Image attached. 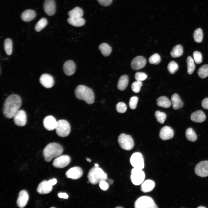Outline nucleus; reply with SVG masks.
I'll return each mask as SVG.
<instances>
[{"label": "nucleus", "mask_w": 208, "mask_h": 208, "mask_svg": "<svg viewBox=\"0 0 208 208\" xmlns=\"http://www.w3.org/2000/svg\"><path fill=\"white\" fill-rule=\"evenodd\" d=\"M68 14L69 17H82L83 15V11L81 8L76 7L69 11Z\"/></svg>", "instance_id": "33"}, {"label": "nucleus", "mask_w": 208, "mask_h": 208, "mask_svg": "<svg viewBox=\"0 0 208 208\" xmlns=\"http://www.w3.org/2000/svg\"><path fill=\"white\" fill-rule=\"evenodd\" d=\"M76 97L80 100L84 101L89 104H93L94 101V95L92 90L83 85L77 86L75 91Z\"/></svg>", "instance_id": "3"}, {"label": "nucleus", "mask_w": 208, "mask_h": 208, "mask_svg": "<svg viewBox=\"0 0 208 208\" xmlns=\"http://www.w3.org/2000/svg\"><path fill=\"white\" fill-rule=\"evenodd\" d=\"M174 131L171 127L165 126L160 130L159 136L161 139L165 140L172 139L174 136Z\"/></svg>", "instance_id": "17"}, {"label": "nucleus", "mask_w": 208, "mask_h": 208, "mask_svg": "<svg viewBox=\"0 0 208 208\" xmlns=\"http://www.w3.org/2000/svg\"><path fill=\"white\" fill-rule=\"evenodd\" d=\"M36 16V13L33 10H27L23 11L21 15L23 21L25 22H29L34 19Z\"/></svg>", "instance_id": "25"}, {"label": "nucleus", "mask_w": 208, "mask_h": 208, "mask_svg": "<svg viewBox=\"0 0 208 208\" xmlns=\"http://www.w3.org/2000/svg\"><path fill=\"white\" fill-rule=\"evenodd\" d=\"M47 23V19L45 18H41L37 23L35 27V29L37 32H39L43 29Z\"/></svg>", "instance_id": "37"}, {"label": "nucleus", "mask_w": 208, "mask_h": 208, "mask_svg": "<svg viewBox=\"0 0 208 208\" xmlns=\"http://www.w3.org/2000/svg\"><path fill=\"white\" fill-rule=\"evenodd\" d=\"M142 85V83L141 81L136 80L133 82L131 85L132 90L135 93L139 92L141 88Z\"/></svg>", "instance_id": "41"}, {"label": "nucleus", "mask_w": 208, "mask_h": 208, "mask_svg": "<svg viewBox=\"0 0 208 208\" xmlns=\"http://www.w3.org/2000/svg\"><path fill=\"white\" fill-rule=\"evenodd\" d=\"M178 64L174 61H171L168 64L167 68L169 72L171 74L175 73L178 69Z\"/></svg>", "instance_id": "39"}, {"label": "nucleus", "mask_w": 208, "mask_h": 208, "mask_svg": "<svg viewBox=\"0 0 208 208\" xmlns=\"http://www.w3.org/2000/svg\"><path fill=\"white\" fill-rule=\"evenodd\" d=\"M155 116L158 122L162 124L164 123L166 118V114L159 111L155 112Z\"/></svg>", "instance_id": "38"}, {"label": "nucleus", "mask_w": 208, "mask_h": 208, "mask_svg": "<svg viewBox=\"0 0 208 208\" xmlns=\"http://www.w3.org/2000/svg\"><path fill=\"white\" fill-rule=\"evenodd\" d=\"M187 71L189 74L191 75L194 72L195 68L194 60L191 56H188L186 60Z\"/></svg>", "instance_id": "34"}, {"label": "nucleus", "mask_w": 208, "mask_h": 208, "mask_svg": "<svg viewBox=\"0 0 208 208\" xmlns=\"http://www.w3.org/2000/svg\"><path fill=\"white\" fill-rule=\"evenodd\" d=\"M161 59L160 55L157 53H155L149 58L148 61L150 63L157 64L161 62Z\"/></svg>", "instance_id": "40"}, {"label": "nucleus", "mask_w": 208, "mask_h": 208, "mask_svg": "<svg viewBox=\"0 0 208 208\" xmlns=\"http://www.w3.org/2000/svg\"><path fill=\"white\" fill-rule=\"evenodd\" d=\"M185 136L187 140L194 142L197 139V136L195 131L191 127L187 128L185 131Z\"/></svg>", "instance_id": "31"}, {"label": "nucleus", "mask_w": 208, "mask_h": 208, "mask_svg": "<svg viewBox=\"0 0 208 208\" xmlns=\"http://www.w3.org/2000/svg\"><path fill=\"white\" fill-rule=\"evenodd\" d=\"M4 47L6 54L9 55H11L12 51V42L10 39L8 38L5 40Z\"/></svg>", "instance_id": "32"}, {"label": "nucleus", "mask_w": 208, "mask_h": 208, "mask_svg": "<svg viewBox=\"0 0 208 208\" xmlns=\"http://www.w3.org/2000/svg\"><path fill=\"white\" fill-rule=\"evenodd\" d=\"M55 129L56 133L59 136L64 137L67 136L70 133V126L68 121L61 119L57 121Z\"/></svg>", "instance_id": "6"}, {"label": "nucleus", "mask_w": 208, "mask_h": 208, "mask_svg": "<svg viewBox=\"0 0 208 208\" xmlns=\"http://www.w3.org/2000/svg\"><path fill=\"white\" fill-rule=\"evenodd\" d=\"M99 3L101 5L107 6L109 5L112 3L113 0H97Z\"/></svg>", "instance_id": "47"}, {"label": "nucleus", "mask_w": 208, "mask_h": 208, "mask_svg": "<svg viewBox=\"0 0 208 208\" xmlns=\"http://www.w3.org/2000/svg\"><path fill=\"white\" fill-rule=\"evenodd\" d=\"M197 208H205V207H203V206H199V207H198Z\"/></svg>", "instance_id": "54"}, {"label": "nucleus", "mask_w": 208, "mask_h": 208, "mask_svg": "<svg viewBox=\"0 0 208 208\" xmlns=\"http://www.w3.org/2000/svg\"><path fill=\"white\" fill-rule=\"evenodd\" d=\"M155 186V183L153 181L150 179H147L142 183L141 190L143 192H148L153 190Z\"/></svg>", "instance_id": "23"}, {"label": "nucleus", "mask_w": 208, "mask_h": 208, "mask_svg": "<svg viewBox=\"0 0 208 208\" xmlns=\"http://www.w3.org/2000/svg\"><path fill=\"white\" fill-rule=\"evenodd\" d=\"M52 188V186L50 185L47 181L44 180L39 184L37 191L40 194H47L51 192Z\"/></svg>", "instance_id": "21"}, {"label": "nucleus", "mask_w": 208, "mask_h": 208, "mask_svg": "<svg viewBox=\"0 0 208 208\" xmlns=\"http://www.w3.org/2000/svg\"><path fill=\"white\" fill-rule=\"evenodd\" d=\"M194 60L197 64L201 63L203 60L202 56L201 53L198 51H194L193 54Z\"/></svg>", "instance_id": "42"}, {"label": "nucleus", "mask_w": 208, "mask_h": 208, "mask_svg": "<svg viewBox=\"0 0 208 208\" xmlns=\"http://www.w3.org/2000/svg\"><path fill=\"white\" fill-rule=\"evenodd\" d=\"M86 160L89 162H90L91 161V160L90 159L88 158H86Z\"/></svg>", "instance_id": "52"}, {"label": "nucleus", "mask_w": 208, "mask_h": 208, "mask_svg": "<svg viewBox=\"0 0 208 208\" xmlns=\"http://www.w3.org/2000/svg\"><path fill=\"white\" fill-rule=\"evenodd\" d=\"M118 142L120 147L125 150H131L134 146V141L131 137L125 133H121L119 136Z\"/></svg>", "instance_id": "7"}, {"label": "nucleus", "mask_w": 208, "mask_h": 208, "mask_svg": "<svg viewBox=\"0 0 208 208\" xmlns=\"http://www.w3.org/2000/svg\"><path fill=\"white\" fill-rule=\"evenodd\" d=\"M193 37L195 41L197 43L201 42L203 38V33L202 29L198 28L194 32Z\"/></svg>", "instance_id": "35"}, {"label": "nucleus", "mask_w": 208, "mask_h": 208, "mask_svg": "<svg viewBox=\"0 0 208 208\" xmlns=\"http://www.w3.org/2000/svg\"><path fill=\"white\" fill-rule=\"evenodd\" d=\"M130 162L134 168L142 169L144 168V158L142 154L140 152H135L131 155Z\"/></svg>", "instance_id": "9"}, {"label": "nucleus", "mask_w": 208, "mask_h": 208, "mask_svg": "<svg viewBox=\"0 0 208 208\" xmlns=\"http://www.w3.org/2000/svg\"><path fill=\"white\" fill-rule=\"evenodd\" d=\"M22 104L20 96L12 94L6 99L3 106V111L4 116L8 118H13L19 110Z\"/></svg>", "instance_id": "1"}, {"label": "nucleus", "mask_w": 208, "mask_h": 208, "mask_svg": "<svg viewBox=\"0 0 208 208\" xmlns=\"http://www.w3.org/2000/svg\"><path fill=\"white\" fill-rule=\"evenodd\" d=\"M15 124L20 127L25 125L27 121L26 114L23 110H19L13 117Z\"/></svg>", "instance_id": "12"}, {"label": "nucleus", "mask_w": 208, "mask_h": 208, "mask_svg": "<svg viewBox=\"0 0 208 208\" xmlns=\"http://www.w3.org/2000/svg\"><path fill=\"white\" fill-rule=\"evenodd\" d=\"M196 174L202 177L208 176V161H200L196 166L194 169Z\"/></svg>", "instance_id": "10"}, {"label": "nucleus", "mask_w": 208, "mask_h": 208, "mask_svg": "<svg viewBox=\"0 0 208 208\" xmlns=\"http://www.w3.org/2000/svg\"><path fill=\"white\" fill-rule=\"evenodd\" d=\"M129 82V77L126 75L121 76L119 78L117 84L118 89L121 91L124 90L127 88Z\"/></svg>", "instance_id": "27"}, {"label": "nucleus", "mask_w": 208, "mask_h": 208, "mask_svg": "<svg viewBox=\"0 0 208 208\" xmlns=\"http://www.w3.org/2000/svg\"><path fill=\"white\" fill-rule=\"evenodd\" d=\"M158 106L164 108H168L171 105V102L169 99L165 96H161L156 100Z\"/></svg>", "instance_id": "28"}, {"label": "nucleus", "mask_w": 208, "mask_h": 208, "mask_svg": "<svg viewBox=\"0 0 208 208\" xmlns=\"http://www.w3.org/2000/svg\"><path fill=\"white\" fill-rule=\"evenodd\" d=\"M43 123L44 127L46 129L52 131L55 129L57 121L53 116H49L44 118Z\"/></svg>", "instance_id": "15"}, {"label": "nucleus", "mask_w": 208, "mask_h": 208, "mask_svg": "<svg viewBox=\"0 0 208 208\" xmlns=\"http://www.w3.org/2000/svg\"><path fill=\"white\" fill-rule=\"evenodd\" d=\"M201 105L204 109H208V98H205L202 100Z\"/></svg>", "instance_id": "48"}, {"label": "nucleus", "mask_w": 208, "mask_h": 208, "mask_svg": "<svg viewBox=\"0 0 208 208\" xmlns=\"http://www.w3.org/2000/svg\"><path fill=\"white\" fill-rule=\"evenodd\" d=\"M107 182L109 185H111L113 183V181L112 179H110L108 180Z\"/></svg>", "instance_id": "51"}, {"label": "nucleus", "mask_w": 208, "mask_h": 208, "mask_svg": "<svg viewBox=\"0 0 208 208\" xmlns=\"http://www.w3.org/2000/svg\"><path fill=\"white\" fill-rule=\"evenodd\" d=\"M138 100V98L136 96H132L130 99L129 105L131 109H134L136 108Z\"/></svg>", "instance_id": "44"}, {"label": "nucleus", "mask_w": 208, "mask_h": 208, "mask_svg": "<svg viewBox=\"0 0 208 208\" xmlns=\"http://www.w3.org/2000/svg\"><path fill=\"white\" fill-rule=\"evenodd\" d=\"M171 100L172 107L174 109H179L183 107V103L177 94H173L171 96Z\"/></svg>", "instance_id": "24"}, {"label": "nucleus", "mask_w": 208, "mask_h": 208, "mask_svg": "<svg viewBox=\"0 0 208 208\" xmlns=\"http://www.w3.org/2000/svg\"><path fill=\"white\" fill-rule=\"evenodd\" d=\"M147 77V75L143 72H138L135 75V78L136 80L141 81L145 80Z\"/></svg>", "instance_id": "45"}, {"label": "nucleus", "mask_w": 208, "mask_h": 208, "mask_svg": "<svg viewBox=\"0 0 208 208\" xmlns=\"http://www.w3.org/2000/svg\"><path fill=\"white\" fill-rule=\"evenodd\" d=\"M116 208H122V207H116Z\"/></svg>", "instance_id": "55"}, {"label": "nucleus", "mask_w": 208, "mask_h": 208, "mask_svg": "<svg viewBox=\"0 0 208 208\" xmlns=\"http://www.w3.org/2000/svg\"><path fill=\"white\" fill-rule=\"evenodd\" d=\"M58 196L60 198L67 199L68 198V194L65 193H60L58 194Z\"/></svg>", "instance_id": "49"}, {"label": "nucleus", "mask_w": 208, "mask_h": 208, "mask_svg": "<svg viewBox=\"0 0 208 208\" xmlns=\"http://www.w3.org/2000/svg\"><path fill=\"white\" fill-rule=\"evenodd\" d=\"M116 109L117 111L120 113L125 112L127 109L126 104L124 103L120 102L118 103L116 105Z\"/></svg>", "instance_id": "43"}, {"label": "nucleus", "mask_w": 208, "mask_h": 208, "mask_svg": "<svg viewBox=\"0 0 208 208\" xmlns=\"http://www.w3.org/2000/svg\"><path fill=\"white\" fill-rule=\"evenodd\" d=\"M63 149L62 146L56 142H52L47 144L44 149L43 154L45 160L49 162L54 158L62 155Z\"/></svg>", "instance_id": "2"}, {"label": "nucleus", "mask_w": 208, "mask_h": 208, "mask_svg": "<svg viewBox=\"0 0 208 208\" xmlns=\"http://www.w3.org/2000/svg\"><path fill=\"white\" fill-rule=\"evenodd\" d=\"M135 208H157L153 199L147 196H143L138 198L134 204Z\"/></svg>", "instance_id": "5"}, {"label": "nucleus", "mask_w": 208, "mask_h": 208, "mask_svg": "<svg viewBox=\"0 0 208 208\" xmlns=\"http://www.w3.org/2000/svg\"><path fill=\"white\" fill-rule=\"evenodd\" d=\"M95 167H98L99 165L97 164H94Z\"/></svg>", "instance_id": "53"}, {"label": "nucleus", "mask_w": 208, "mask_h": 208, "mask_svg": "<svg viewBox=\"0 0 208 208\" xmlns=\"http://www.w3.org/2000/svg\"><path fill=\"white\" fill-rule=\"evenodd\" d=\"M183 53L182 46L180 44L175 46L170 52L171 56L174 58H176L181 56Z\"/></svg>", "instance_id": "29"}, {"label": "nucleus", "mask_w": 208, "mask_h": 208, "mask_svg": "<svg viewBox=\"0 0 208 208\" xmlns=\"http://www.w3.org/2000/svg\"><path fill=\"white\" fill-rule=\"evenodd\" d=\"M99 48L101 53L105 56H107L109 55L112 51L111 47L106 43H103L101 44L99 46Z\"/></svg>", "instance_id": "30"}, {"label": "nucleus", "mask_w": 208, "mask_h": 208, "mask_svg": "<svg viewBox=\"0 0 208 208\" xmlns=\"http://www.w3.org/2000/svg\"><path fill=\"white\" fill-rule=\"evenodd\" d=\"M29 198V195L27 191L25 190L21 191L17 200L18 206L20 208L24 207L27 204Z\"/></svg>", "instance_id": "18"}, {"label": "nucleus", "mask_w": 208, "mask_h": 208, "mask_svg": "<svg viewBox=\"0 0 208 208\" xmlns=\"http://www.w3.org/2000/svg\"><path fill=\"white\" fill-rule=\"evenodd\" d=\"M88 178L89 182L92 184L95 185L101 181L107 179V174L101 168L94 167L89 171Z\"/></svg>", "instance_id": "4"}, {"label": "nucleus", "mask_w": 208, "mask_h": 208, "mask_svg": "<svg viewBox=\"0 0 208 208\" xmlns=\"http://www.w3.org/2000/svg\"><path fill=\"white\" fill-rule=\"evenodd\" d=\"M67 21L71 25L77 27L82 26L85 23L84 19L81 17H69Z\"/></svg>", "instance_id": "26"}, {"label": "nucleus", "mask_w": 208, "mask_h": 208, "mask_svg": "<svg viewBox=\"0 0 208 208\" xmlns=\"http://www.w3.org/2000/svg\"><path fill=\"white\" fill-rule=\"evenodd\" d=\"M76 65L72 60H68L63 64V69L64 73L67 76H70L74 74L76 70Z\"/></svg>", "instance_id": "20"}, {"label": "nucleus", "mask_w": 208, "mask_h": 208, "mask_svg": "<svg viewBox=\"0 0 208 208\" xmlns=\"http://www.w3.org/2000/svg\"><path fill=\"white\" fill-rule=\"evenodd\" d=\"M145 177L144 172L142 169L133 168L132 170L130 178L134 185H138L141 184L144 182Z\"/></svg>", "instance_id": "8"}, {"label": "nucleus", "mask_w": 208, "mask_h": 208, "mask_svg": "<svg viewBox=\"0 0 208 208\" xmlns=\"http://www.w3.org/2000/svg\"><path fill=\"white\" fill-rule=\"evenodd\" d=\"M70 161L71 159L69 156L66 155H60L54 160L53 165L55 168H62L68 166Z\"/></svg>", "instance_id": "11"}, {"label": "nucleus", "mask_w": 208, "mask_h": 208, "mask_svg": "<svg viewBox=\"0 0 208 208\" xmlns=\"http://www.w3.org/2000/svg\"><path fill=\"white\" fill-rule=\"evenodd\" d=\"M39 80L41 85L45 88H51L54 85L53 78L51 75L49 74H43L40 77Z\"/></svg>", "instance_id": "16"}, {"label": "nucleus", "mask_w": 208, "mask_h": 208, "mask_svg": "<svg viewBox=\"0 0 208 208\" xmlns=\"http://www.w3.org/2000/svg\"><path fill=\"white\" fill-rule=\"evenodd\" d=\"M198 74L202 79L208 76V64H204L200 67L198 71Z\"/></svg>", "instance_id": "36"}, {"label": "nucleus", "mask_w": 208, "mask_h": 208, "mask_svg": "<svg viewBox=\"0 0 208 208\" xmlns=\"http://www.w3.org/2000/svg\"><path fill=\"white\" fill-rule=\"evenodd\" d=\"M105 181H103L99 183V185L100 188L103 191L107 190L109 188V184Z\"/></svg>", "instance_id": "46"}, {"label": "nucleus", "mask_w": 208, "mask_h": 208, "mask_svg": "<svg viewBox=\"0 0 208 208\" xmlns=\"http://www.w3.org/2000/svg\"><path fill=\"white\" fill-rule=\"evenodd\" d=\"M44 9L47 15H53L55 11V4L54 0H45L44 4Z\"/></svg>", "instance_id": "19"}, {"label": "nucleus", "mask_w": 208, "mask_h": 208, "mask_svg": "<svg viewBox=\"0 0 208 208\" xmlns=\"http://www.w3.org/2000/svg\"><path fill=\"white\" fill-rule=\"evenodd\" d=\"M47 181L48 183L52 186L55 185L57 182V180L55 179H50Z\"/></svg>", "instance_id": "50"}, {"label": "nucleus", "mask_w": 208, "mask_h": 208, "mask_svg": "<svg viewBox=\"0 0 208 208\" xmlns=\"http://www.w3.org/2000/svg\"><path fill=\"white\" fill-rule=\"evenodd\" d=\"M146 64L145 58L142 56H139L135 57L132 60L131 66L133 69L137 70L144 67Z\"/></svg>", "instance_id": "14"}, {"label": "nucleus", "mask_w": 208, "mask_h": 208, "mask_svg": "<svg viewBox=\"0 0 208 208\" xmlns=\"http://www.w3.org/2000/svg\"><path fill=\"white\" fill-rule=\"evenodd\" d=\"M66 175L68 178L77 179L80 178L83 174V172L81 168L76 166L69 169L66 173Z\"/></svg>", "instance_id": "13"}, {"label": "nucleus", "mask_w": 208, "mask_h": 208, "mask_svg": "<svg viewBox=\"0 0 208 208\" xmlns=\"http://www.w3.org/2000/svg\"><path fill=\"white\" fill-rule=\"evenodd\" d=\"M206 116L201 110H198L192 113L190 116L191 120L193 122L201 123L206 119Z\"/></svg>", "instance_id": "22"}]
</instances>
